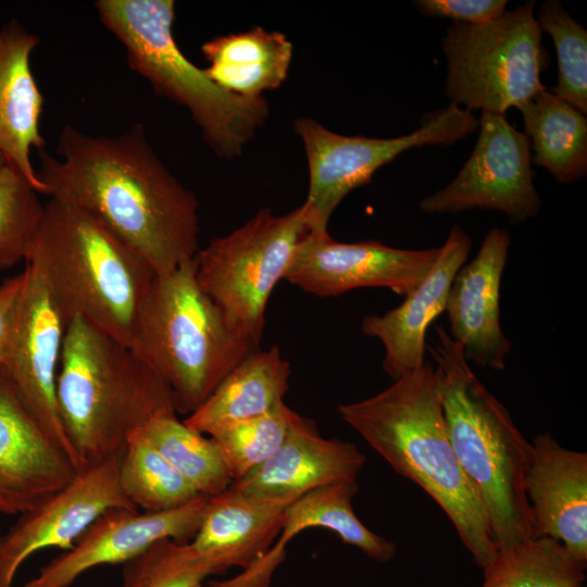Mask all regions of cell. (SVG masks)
<instances>
[{
	"instance_id": "obj_35",
	"label": "cell",
	"mask_w": 587,
	"mask_h": 587,
	"mask_svg": "<svg viewBox=\"0 0 587 587\" xmlns=\"http://www.w3.org/2000/svg\"><path fill=\"white\" fill-rule=\"evenodd\" d=\"M24 283L25 273L22 271L0 284V365L2 366L9 355Z\"/></svg>"
},
{
	"instance_id": "obj_32",
	"label": "cell",
	"mask_w": 587,
	"mask_h": 587,
	"mask_svg": "<svg viewBox=\"0 0 587 587\" xmlns=\"http://www.w3.org/2000/svg\"><path fill=\"white\" fill-rule=\"evenodd\" d=\"M38 195L16 168L0 166V268L26 260L45 212Z\"/></svg>"
},
{
	"instance_id": "obj_23",
	"label": "cell",
	"mask_w": 587,
	"mask_h": 587,
	"mask_svg": "<svg viewBox=\"0 0 587 587\" xmlns=\"http://www.w3.org/2000/svg\"><path fill=\"white\" fill-rule=\"evenodd\" d=\"M301 495L255 498L227 488L210 496L190 544L217 557L227 570H245L268 551L282 529L287 507Z\"/></svg>"
},
{
	"instance_id": "obj_29",
	"label": "cell",
	"mask_w": 587,
	"mask_h": 587,
	"mask_svg": "<svg viewBox=\"0 0 587 587\" xmlns=\"http://www.w3.org/2000/svg\"><path fill=\"white\" fill-rule=\"evenodd\" d=\"M139 430L198 494L214 496L232 484L214 441L188 427L177 414L157 416Z\"/></svg>"
},
{
	"instance_id": "obj_16",
	"label": "cell",
	"mask_w": 587,
	"mask_h": 587,
	"mask_svg": "<svg viewBox=\"0 0 587 587\" xmlns=\"http://www.w3.org/2000/svg\"><path fill=\"white\" fill-rule=\"evenodd\" d=\"M77 471L0 365V514L24 513L67 485Z\"/></svg>"
},
{
	"instance_id": "obj_4",
	"label": "cell",
	"mask_w": 587,
	"mask_h": 587,
	"mask_svg": "<svg viewBox=\"0 0 587 587\" xmlns=\"http://www.w3.org/2000/svg\"><path fill=\"white\" fill-rule=\"evenodd\" d=\"M25 263L42 278L67 322L79 317L130 348L157 274L96 217L50 197Z\"/></svg>"
},
{
	"instance_id": "obj_12",
	"label": "cell",
	"mask_w": 587,
	"mask_h": 587,
	"mask_svg": "<svg viewBox=\"0 0 587 587\" xmlns=\"http://www.w3.org/2000/svg\"><path fill=\"white\" fill-rule=\"evenodd\" d=\"M439 250L399 249L376 240L341 242L328 232H307L284 279L322 298L364 287H384L405 297L428 274Z\"/></svg>"
},
{
	"instance_id": "obj_21",
	"label": "cell",
	"mask_w": 587,
	"mask_h": 587,
	"mask_svg": "<svg viewBox=\"0 0 587 587\" xmlns=\"http://www.w3.org/2000/svg\"><path fill=\"white\" fill-rule=\"evenodd\" d=\"M359 490L357 480L340 482L309 490L286 509L276 545L236 577L212 582L210 587H268L275 567L284 560L289 540L310 527L336 533L348 545L367 557L387 562L396 555V545L369 529L355 515L352 498Z\"/></svg>"
},
{
	"instance_id": "obj_25",
	"label": "cell",
	"mask_w": 587,
	"mask_h": 587,
	"mask_svg": "<svg viewBox=\"0 0 587 587\" xmlns=\"http://www.w3.org/2000/svg\"><path fill=\"white\" fill-rule=\"evenodd\" d=\"M292 43L280 32L254 26L205 41L201 52L209 62L207 76L223 89L260 98L287 78Z\"/></svg>"
},
{
	"instance_id": "obj_30",
	"label": "cell",
	"mask_w": 587,
	"mask_h": 587,
	"mask_svg": "<svg viewBox=\"0 0 587 587\" xmlns=\"http://www.w3.org/2000/svg\"><path fill=\"white\" fill-rule=\"evenodd\" d=\"M226 570L217 557L197 550L190 541L162 539L124 563L121 587H198Z\"/></svg>"
},
{
	"instance_id": "obj_1",
	"label": "cell",
	"mask_w": 587,
	"mask_h": 587,
	"mask_svg": "<svg viewBox=\"0 0 587 587\" xmlns=\"http://www.w3.org/2000/svg\"><path fill=\"white\" fill-rule=\"evenodd\" d=\"M57 154H40L46 195L96 217L157 275L195 259L199 202L154 152L142 125L116 136L64 125Z\"/></svg>"
},
{
	"instance_id": "obj_34",
	"label": "cell",
	"mask_w": 587,
	"mask_h": 587,
	"mask_svg": "<svg viewBox=\"0 0 587 587\" xmlns=\"http://www.w3.org/2000/svg\"><path fill=\"white\" fill-rule=\"evenodd\" d=\"M416 9L426 16L447 17L454 23L484 25L505 13V0H417Z\"/></svg>"
},
{
	"instance_id": "obj_27",
	"label": "cell",
	"mask_w": 587,
	"mask_h": 587,
	"mask_svg": "<svg viewBox=\"0 0 587 587\" xmlns=\"http://www.w3.org/2000/svg\"><path fill=\"white\" fill-rule=\"evenodd\" d=\"M586 564L552 538H533L498 551L482 587H585Z\"/></svg>"
},
{
	"instance_id": "obj_13",
	"label": "cell",
	"mask_w": 587,
	"mask_h": 587,
	"mask_svg": "<svg viewBox=\"0 0 587 587\" xmlns=\"http://www.w3.org/2000/svg\"><path fill=\"white\" fill-rule=\"evenodd\" d=\"M118 457L87 465L73 479L20 514L0 537V587H12L25 561L38 551L72 548L105 511L134 507L118 482Z\"/></svg>"
},
{
	"instance_id": "obj_14",
	"label": "cell",
	"mask_w": 587,
	"mask_h": 587,
	"mask_svg": "<svg viewBox=\"0 0 587 587\" xmlns=\"http://www.w3.org/2000/svg\"><path fill=\"white\" fill-rule=\"evenodd\" d=\"M23 271V294L3 366L28 409L80 470L57 402V376L67 321L39 274L28 264Z\"/></svg>"
},
{
	"instance_id": "obj_31",
	"label": "cell",
	"mask_w": 587,
	"mask_h": 587,
	"mask_svg": "<svg viewBox=\"0 0 587 587\" xmlns=\"http://www.w3.org/2000/svg\"><path fill=\"white\" fill-rule=\"evenodd\" d=\"M295 415L296 412L283 401L263 415L227 425L209 436L233 480L243 477L277 451Z\"/></svg>"
},
{
	"instance_id": "obj_28",
	"label": "cell",
	"mask_w": 587,
	"mask_h": 587,
	"mask_svg": "<svg viewBox=\"0 0 587 587\" xmlns=\"http://www.w3.org/2000/svg\"><path fill=\"white\" fill-rule=\"evenodd\" d=\"M118 482L128 501L143 512L177 509L200 496L139 429L121 454Z\"/></svg>"
},
{
	"instance_id": "obj_8",
	"label": "cell",
	"mask_w": 587,
	"mask_h": 587,
	"mask_svg": "<svg viewBox=\"0 0 587 587\" xmlns=\"http://www.w3.org/2000/svg\"><path fill=\"white\" fill-rule=\"evenodd\" d=\"M528 1L484 25L454 23L442 38L446 95L470 112L503 114L546 89L541 30Z\"/></svg>"
},
{
	"instance_id": "obj_15",
	"label": "cell",
	"mask_w": 587,
	"mask_h": 587,
	"mask_svg": "<svg viewBox=\"0 0 587 587\" xmlns=\"http://www.w3.org/2000/svg\"><path fill=\"white\" fill-rule=\"evenodd\" d=\"M208 496L163 512L112 508L102 513L72 548L43 565L21 587H71L87 571L124 564L162 539L187 542L196 535Z\"/></svg>"
},
{
	"instance_id": "obj_37",
	"label": "cell",
	"mask_w": 587,
	"mask_h": 587,
	"mask_svg": "<svg viewBox=\"0 0 587 587\" xmlns=\"http://www.w3.org/2000/svg\"><path fill=\"white\" fill-rule=\"evenodd\" d=\"M198 587H205L203 584L199 585Z\"/></svg>"
},
{
	"instance_id": "obj_2",
	"label": "cell",
	"mask_w": 587,
	"mask_h": 587,
	"mask_svg": "<svg viewBox=\"0 0 587 587\" xmlns=\"http://www.w3.org/2000/svg\"><path fill=\"white\" fill-rule=\"evenodd\" d=\"M337 411L396 473L432 497L475 563L489 566L498 550L449 438L439 370L425 362L378 394L339 404Z\"/></svg>"
},
{
	"instance_id": "obj_20",
	"label": "cell",
	"mask_w": 587,
	"mask_h": 587,
	"mask_svg": "<svg viewBox=\"0 0 587 587\" xmlns=\"http://www.w3.org/2000/svg\"><path fill=\"white\" fill-rule=\"evenodd\" d=\"M364 454L349 441L326 439L315 424L299 415L277 451L229 489L255 498L304 494L340 482L357 480Z\"/></svg>"
},
{
	"instance_id": "obj_6",
	"label": "cell",
	"mask_w": 587,
	"mask_h": 587,
	"mask_svg": "<svg viewBox=\"0 0 587 587\" xmlns=\"http://www.w3.org/2000/svg\"><path fill=\"white\" fill-rule=\"evenodd\" d=\"M130 348L190 414L259 346L199 286L195 262L155 275L138 312Z\"/></svg>"
},
{
	"instance_id": "obj_11",
	"label": "cell",
	"mask_w": 587,
	"mask_h": 587,
	"mask_svg": "<svg viewBox=\"0 0 587 587\" xmlns=\"http://www.w3.org/2000/svg\"><path fill=\"white\" fill-rule=\"evenodd\" d=\"M478 139L455 178L425 197L426 214L483 209L500 211L511 224L538 215L541 200L534 185L529 140L503 114L483 113Z\"/></svg>"
},
{
	"instance_id": "obj_19",
	"label": "cell",
	"mask_w": 587,
	"mask_h": 587,
	"mask_svg": "<svg viewBox=\"0 0 587 587\" xmlns=\"http://www.w3.org/2000/svg\"><path fill=\"white\" fill-rule=\"evenodd\" d=\"M425 278L388 312L371 314L361 322L362 332L384 346V372L394 380L425 363L426 335L430 324L446 310L451 284L465 263L472 240L453 225Z\"/></svg>"
},
{
	"instance_id": "obj_17",
	"label": "cell",
	"mask_w": 587,
	"mask_h": 587,
	"mask_svg": "<svg viewBox=\"0 0 587 587\" xmlns=\"http://www.w3.org/2000/svg\"><path fill=\"white\" fill-rule=\"evenodd\" d=\"M511 238L508 230L492 228L477 254L453 278L446 312L449 336L466 361L501 371L512 345L500 325V286Z\"/></svg>"
},
{
	"instance_id": "obj_10",
	"label": "cell",
	"mask_w": 587,
	"mask_h": 587,
	"mask_svg": "<svg viewBox=\"0 0 587 587\" xmlns=\"http://www.w3.org/2000/svg\"><path fill=\"white\" fill-rule=\"evenodd\" d=\"M478 128L474 114L457 104L428 114L414 132L394 138L335 133L311 117H298L294 130L308 162L309 188L302 203L308 232H328L335 209L353 189L372 182L374 173L399 154L423 146L451 145Z\"/></svg>"
},
{
	"instance_id": "obj_36",
	"label": "cell",
	"mask_w": 587,
	"mask_h": 587,
	"mask_svg": "<svg viewBox=\"0 0 587 587\" xmlns=\"http://www.w3.org/2000/svg\"><path fill=\"white\" fill-rule=\"evenodd\" d=\"M5 163L4 157L0 153V166H2Z\"/></svg>"
},
{
	"instance_id": "obj_18",
	"label": "cell",
	"mask_w": 587,
	"mask_h": 587,
	"mask_svg": "<svg viewBox=\"0 0 587 587\" xmlns=\"http://www.w3.org/2000/svg\"><path fill=\"white\" fill-rule=\"evenodd\" d=\"M524 489L534 538H552L587 562V453L562 447L550 433L538 434Z\"/></svg>"
},
{
	"instance_id": "obj_26",
	"label": "cell",
	"mask_w": 587,
	"mask_h": 587,
	"mask_svg": "<svg viewBox=\"0 0 587 587\" xmlns=\"http://www.w3.org/2000/svg\"><path fill=\"white\" fill-rule=\"evenodd\" d=\"M517 110L523 117L525 135L532 140L537 165L545 167L561 184L586 176V115L547 88Z\"/></svg>"
},
{
	"instance_id": "obj_9",
	"label": "cell",
	"mask_w": 587,
	"mask_h": 587,
	"mask_svg": "<svg viewBox=\"0 0 587 587\" xmlns=\"http://www.w3.org/2000/svg\"><path fill=\"white\" fill-rule=\"evenodd\" d=\"M307 232L303 204L279 215L265 208L239 228L212 239L193 259L201 289L258 346L270 297Z\"/></svg>"
},
{
	"instance_id": "obj_7",
	"label": "cell",
	"mask_w": 587,
	"mask_h": 587,
	"mask_svg": "<svg viewBox=\"0 0 587 587\" xmlns=\"http://www.w3.org/2000/svg\"><path fill=\"white\" fill-rule=\"evenodd\" d=\"M101 23L123 45L128 66L154 91L186 108L220 158L239 157L270 113L264 97L246 98L211 80L177 46L173 0H98Z\"/></svg>"
},
{
	"instance_id": "obj_5",
	"label": "cell",
	"mask_w": 587,
	"mask_h": 587,
	"mask_svg": "<svg viewBox=\"0 0 587 587\" xmlns=\"http://www.w3.org/2000/svg\"><path fill=\"white\" fill-rule=\"evenodd\" d=\"M426 346L439 370L449 438L483 504L498 551L533 539L524 477L532 442L507 408L472 371L462 348L440 326Z\"/></svg>"
},
{
	"instance_id": "obj_24",
	"label": "cell",
	"mask_w": 587,
	"mask_h": 587,
	"mask_svg": "<svg viewBox=\"0 0 587 587\" xmlns=\"http://www.w3.org/2000/svg\"><path fill=\"white\" fill-rule=\"evenodd\" d=\"M290 372L277 346L258 349L240 361L183 422L210 436L227 425L263 415L284 401Z\"/></svg>"
},
{
	"instance_id": "obj_3",
	"label": "cell",
	"mask_w": 587,
	"mask_h": 587,
	"mask_svg": "<svg viewBox=\"0 0 587 587\" xmlns=\"http://www.w3.org/2000/svg\"><path fill=\"white\" fill-rule=\"evenodd\" d=\"M57 402L82 469L121 455L152 419L177 414L171 389L140 355L79 317L66 325Z\"/></svg>"
},
{
	"instance_id": "obj_22",
	"label": "cell",
	"mask_w": 587,
	"mask_h": 587,
	"mask_svg": "<svg viewBox=\"0 0 587 587\" xmlns=\"http://www.w3.org/2000/svg\"><path fill=\"white\" fill-rule=\"evenodd\" d=\"M40 38L20 22L0 27V153L39 192L46 187L38 177L30 153L41 150L43 96L30 66V55Z\"/></svg>"
},
{
	"instance_id": "obj_33",
	"label": "cell",
	"mask_w": 587,
	"mask_h": 587,
	"mask_svg": "<svg viewBox=\"0 0 587 587\" xmlns=\"http://www.w3.org/2000/svg\"><path fill=\"white\" fill-rule=\"evenodd\" d=\"M539 28L548 33L558 58V82L551 91L587 113V30L557 0L546 1L536 16Z\"/></svg>"
}]
</instances>
